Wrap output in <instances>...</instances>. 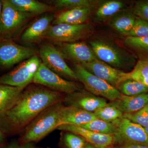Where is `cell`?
<instances>
[{"label":"cell","instance_id":"obj_1","mask_svg":"<svg viewBox=\"0 0 148 148\" xmlns=\"http://www.w3.org/2000/svg\"><path fill=\"white\" fill-rule=\"evenodd\" d=\"M65 94L39 86L25 88L16 103L0 122V129L5 134L23 130L42 111L58 102Z\"/></svg>","mask_w":148,"mask_h":148},{"label":"cell","instance_id":"obj_22","mask_svg":"<svg viewBox=\"0 0 148 148\" xmlns=\"http://www.w3.org/2000/svg\"><path fill=\"white\" fill-rule=\"evenodd\" d=\"M127 79L134 80L148 87V58H140L131 71L124 72L121 82Z\"/></svg>","mask_w":148,"mask_h":148},{"label":"cell","instance_id":"obj_15","mask_svg":"<svg viewBox=\"0 0 148 148\" xmlns=\"http://www.w3.org/2000/svg\"><path fill=\"white\" fill-rule=\"evenodd\" d=\"M56 130L69 131L79 135L95 148H108L114 145L113 135L96 133L78 125H62Z\"/></svg>","mask_w":148,"mask_h":148},{"label":"cell","instance_id":"obj_4","mask_svg":"<svg viewBox=\"0 0 148 148\" xmlns=\"http://www.w3.org/2000/svg\"><path fill=\"white\" fill-rule=\"evenodd\" d=\"M116 132L113 147L143 145L148 146V135L144 127L123 116L113 122Z\"/></svg>","mask_w":148,"mask_h":148},{"label":"cell","instance_id":"obj_32","mask_svg":"<svg viewBox=\"0 0 148 148\" xmlns=\"http://www.w3.org/2000/svg\"><path fill=\"white\" fill-rule=\"evenodd\" d=\"M123 116L143 127L148 126V104L136 112L125 114Z\"/></svg>","mask_w":148,"mask_h":148},{"label":"cell","instance_id":"obj_37","mask_svg":"<svg viewBox=\"0 0 148 148\" xmlns=\"http://www.w3.org/2000/svg\"><path fill=\"white\" fill-rule=\"evenodd\" d=\"M84 148H95V147H93L92 145L91 144H89V143H87L86 142V144L85 146H84Z\"/></svg>","mask_w":148,"mask_h":148},{"label":"cell","instance_id":"obj_6","mask_svg":"<svg viewBox=\"0 0 148 148\" xmlns=\"http://www.w3.org/2000/svg\"><path fill=\"white\" fill-rule=\"evenodd\" d=\"M89 43L98 59L115 69H125L135 64L134 58L125 55L119 48L109 42L95 39L90 41Z\"/></svg>","mask_w":148,"mask_h":148},{"label":"cell","instance_id":"obj_24","mask_svg":"<svg viewBox=\"0 0 148 148\" xmlns=\"http://www.w3.org/2000/svg\"><path fill=\"white\" fill-rule=\"evenodd\" d=\"M124 6V3L121 1H107L98 8L95 13V17L99 21H105L118 13Z\"/></svg>","mask_w":148,"mask_h":148},{"label":"cell","instance_id":"obj_31","mask_svg":"<svg viewBox=\"0 0 148 148\" xmlns=\"http://www.w3.org/2000/svg\"><path fill=\"white\" fill-rule=\"evenodd\" d=\"M126 36L137 38L148 36V21L136 16L134 26Z\"/></svg>","mask_w":148,"mask_h":148},{"label":"cell","instance_id":"obj_18","mask_svg":"<svg viewBox=\"0 0 148 148\" xmlns=\"http://www.w3.org/2000/svg\"><path fill=\"white\" fill-rule=\"evenodd\" d=\"M112 102L123 115L136 112L148 104V92L135 96L121 94L119 98Z\"/></svg>","mask_w":148,"mask_h":148},{"label":"cell","instance_id":"obj_38","mask_svg":"<svg viewBox=\"0 0 148 148\" xmlns=\"http://www.w3.org/2000/svg\"><path fill=\"white\" fill-rule=\"evenodd\" d=\"M2 8V1L0 0V23H1V15ZM1 36V32H0Z\"/></svg>","mask_w":148,"mask_h":148},{"label":"cell","instance_id":"obj_26","mask_svg":"<svg viewBox=\"0 0 148 148\" xmlns=\"http://www.w3.org/2000/svg\"><path fill=\"white\" fill-rule=\"evenodd\" d=\"M95 117L103 121L112 123L123 116V114L112 102L93 113Z\"/></svg>","mask_w":148,"mask_h":148},{"label":"cell","instance_id":"obj_14","mask_svg":"<svg viewBox=\"0 0 148 148\" xmlns=\"http://www.w3.org/2000/svg\"><path fill=\"white\" fill-rule=\"evenodd\" d=\"M80 65L88 71L115 88L121 82L124 73L98 59Z\"/></svg>","mask_w":148,"mask_h":148},{"label":"cell","instance_id":"obj_36","mask_svg":"<svg viewBox=\"0 0 148 148\" xmlns=\"http://www.w3.org/2000/svg\"><path fill=\"white\" fill-rule=\"evenodd\" d=\"M5 134L0 129V146H3L5 142Z\"/></svg>","mask_w":148,"mask_h":148},{"label":"cell","instance_id":"obj_7","mask_svg":"<svg viewBox=\"0 0 148 148\" xmlns=\"http://www.w3.org/2000/svg\"><path fill=\"white\" fill-rule=\"evenodd\" d=\"M93 28L89 23L78 25L61 24L51 25L43 38L57 43L76 42L91 34Z\"/></svg>","mask_w":148,"mask_h":148},{"label":"cell","instance_id":"obj_29","mask_svg":"<svg viewBox=\"0 0 148 148\" xmlns=\"http://www.w3.org/2000/svg\"><path fill=\"white\" fill-rule=\"evenodd\" d=\"M86 143L79 135L69 131H61L59 144L62 148H84Z\"/></svg>","mask_w":148,"mask_h":148},{"label":"cell","instance_id":"obj_3","mask_svg":"<svg viewBox=\"0 0 148 148\" xmlns=\"http://www.w3.org/2000/svg\"><path fill=\"white\" fill-rule=\"evenodd\" d=\"M73 71L77 80L83 85L88 92L111 102L121 96V94L116 88L88 71L81 65L75 64Z\"/></svg>","mask_w":148,"mask_h":148},{"label":"cell","instance_id":"obj_12","mask_svg":"<svg viewBox=\"0 0 148 148\" xmlns=\"http://www.w3.org/2000/svg\"><path fill=\"white\" fill-rule=\"evenodd\" d=\"M56 47L64 59L75 64L82 65L98 59L91 47L86 42L57 43Z\"/></svg>","mask_w":148,"mask_h":148},{"label":"cell","instance_id":"obj_13","mask_svg":"<svg viewBox=\"0 0 148 148\" xmlns=\"http://www.w3.org/2000/svg\"><path fill=\"white\" fill-rule=\"evenodd\" d=\"M63 102L65 106H72L91 113L108 103L105 98L95 96L83 89L66 94Z\"/></svg>","mask_w":148,"mask_h":148},{"label":"cell","instance_id":"obj_16","mask_svg":"<svg viewBox=\"0 0 148 148\" xmlns=\"http://www.w3.org/2000/svg\"><path fill=\"white\" fill-rule=\"evenodd\" d=\"M53 14H47L37 19L27 28L21 36L24 42H36L43 38L54 19Z\"/></svg>","mask_w":148,"mask_h":148},{"label":"cell","instance_id":"obj_19","mask_svg":"<svg viewBox=\"0 0 148 148\" xmlns=\"http://www.w3.org/2000/svg\"><path fill=\"white\" fill-rule=\"evenodd\" d=\"M92 8H83L67 10L54 17L52 25L61 24L78 25L84 24L90 18Z\"/></svg>","mask_w":148,"mask_h":148},{"label":"cell","instance_id":"obj_10","mask_svg":"<svg viewBox=\"0 0 148 148\" xmlns=\"http://www.w3.org/2000/svg\"><path fill=\"white\" fill-rule=\"evenodd\" d=\"M2 1L1 36L12 38L14 34L34 15L16 9L8 0Z\"/></svg>","mask_w":148,"mask_h":148},{"label":"cell","instance_id":"obj_33","mask_svg":"<svg viewBox=\"0 0 148 148\" xmlns=\"http://www.w3.org/2000/svg\"><path fill=\"white\" fill-rule=\"evenodd\" d=\"M132 11L136 16L148 21V0L135 2Z\"/></svg>","mask_w":148,"mask_h":148},{"label":"cell","instance_id":"obj_28","mask_svg":"<svg viewBox=\"0 0 148 148\" xmlns=\"http://www.w3.org/2000/svg\"><path fill=\"white\" fill-rule=\"evenodd\" d=\"M124 42L126 46L141 56V58H148V36L126 37Z\"/></svg>","mask_w":148,"mask_h":148},{"label":"cell","instance_id":"obj_40","mask_svg":"<svg viewBox=\"0 0 148 148\" xmlns=\"http://www.w3.org/2000/svg\"><path fill=\"white\" fill-rule=\"evenodd\" d=\"M108 148H114L113 147H109Z\"/></svg>","mask_w":148,"mask_h":148},{"label":"cell","instance_id":"obj_17","mask_svg":"<svg viewBox=\"0 0 148 148\" xmlns=\"http://www.w3.org/2000/svg\"><path fill=\"white\" fill-rule=\"evenodd\" d=\"M96 119L93 113L72 106H66L64 104L60 113V125H80Z\"/></svg>","mask_w":148,"mask_h":148},{"label":"cell","instance_id":"obj_20","mask_svg":"<svg viewBox=\"0 0 148 148\" xmlns=\"http://www.w3.org/2000/svg\"><path fill=\"white\" fill-rule=\"evenodd\" d=\"M24 89L0 84V122L16 103Z\"/></svg>","mask_w":148,"mask_h":148},{"label":"cell","instance_id":"obj_23","mask_svg":"<svg viewBox=\"0 0 148 148\" xmlns=\"http://www.w3.org/2000/svg\"><path fill=\"white\" fill-rule=\"evenodd\" d=\"M136 16L132 11L121 14L111 20L110 26L120 34L126 36L134 26Z\"/></svg>","mask_w":148,"mask_h":148},{"label":"cell","instance_id":"obj_39","mask_svg":"<svg viewBox=\"0 0 148 148\" xmlns=\"http://www.w3.org/2000/svg\"><path fill=\"white\" fill-rule=\"evenodd\" d=\"M144 128H145V130L146 132H147V134L148 135V126L144 127Z\"/></svg>","mask_w":148,"mask_h":148},{"label":"cell","instance_id":"obj_25","mask_svg":"<svg viewBox=\"0 0 148 148\" xmlns=\"http://www.w3.org/2000/svg\"><path fill=\"white\" fill-rule=\"evenodd\" d=\"M116 88L121 94L126 96H135L148 92V87L132 79H127L122 82Z\"/></svg>","mask_w":148,"mask_h":148},{"label":"cell","instance_id":"obj_8","mask_svg":"<svg viewBox=\"0 0 148 148\" xmlns=\"http://www.w3.org/2000/svg\"><path fill=\"white\" fill-rule=\"evenodd\" d=\"M36 55L32 48L20 45L12 38L0 36V69H10Z\"/></svg>","mask_w":148,"mask_h":148},{"label":"cell","instance_id":"obj_21","mask_svg":"<svg viewBox=\"0 0 148 148\" xmlns=\"http://www.w3.org/2000/svg\"><path fill=\"white\" fill-rule=\"evenodd\" d=\"M18 10L34 15L41 14L53 10L54 7L36 0H8Z\"/></svg>","mask_w":148,"mask_h":148},{"label":"cell","instance_id":"obj_41","mask_svg":"<svg viewBox=\"0 0 148 148\" xmlns=\"http://www.w3.org/2000/svg\"><path fill=\"white\" fill-rule=\"evenodd\" d=\"M47 148H49V147H47Z\"/></svg>","mask_w":148,"mask_h":148},{"label":"cell","instance_id":"obj_5","mask_svg":"<svg viewBox=\"0 0 148 148\" xmlns=\"http://www.w3.org/2000/svg\"><path fill=\"white\" fill-rule=\"evenodd\" d=\"M41 61L36 55L23 61L12 71L0 76V84L24 89L33 82Z\"/></svg>","mask_w":148,"mask_h":148},{"label":"cell","instance_id":"obj_35","mask_svg":"<svg viewBox=\"0 0 148 148\" xmlns=\"http://www.w3.org/2000/svg\"><path fill=\"white\" fill-rule=\"evenodd\" d=\"M114 148H148L147 145H129L113 147Z\"/></svg>","mask_w":148,"mask_h":148},{"label":"cell","instance_id":"obj_9","mask_svg":"<svg viewBox=\"0 0 148 148\" xmlns=\"http://www.w3.org/2000/svg\"><path fill=\"white\" fill-rule=\"evenodd\" d=\"M32 83L47 87L65 95L82 90L79 83L62 77L42 63L35 75Z\"/></svg>","mask_w":148,"mask_h":148},{"label":"cell","instance_id":"obj_2","mask_svg":"<svg viewBox=\"0 0 148 148\" xmlns=\"http://www.w3.org/2000/svg\"><path fill=\"white\" fill-rule=\"evenodd\" d=\"M63 102H58L46 109L33 120L23 130L18 140L21 144L39 142L60 125V113Z\"/></svg>","mask_w":148,"mask_h":148},{"label":"cell","instance_id":"obj_34","mask_svg":"<svg viewBox=\"0 0 148 148\" xmlns=\"http://www.w3.org/2000/svg\"><path fill=\"white\" fill-rule=\"evenodd\" d=\"M6 148H40L37 147L34 143H27L21 144L18 140L12 142Z\"/></svg>","mask_w":148,"mask_h":148},{"label":"cell","instance_id":"obj_27","mask_svg":"<svg viewBox=\"0 0 148 148\" xmlns=\"http://www.w3.org/2000/svg\"><path fill=\"white\" fill-rule=\"evenodd\" d=\"M78 126L96 133L105 135H113L116 129L113 123L108 122L98 119Z\"/></svg>","mask_w":148,"mask_h":148},{"label":"cell","instance_id":"obj_30","mask_svg":"<svg viewBox=\"0 0 148 148\" xmlns=\"http://www.w3.org/2000/svg\"><path fill=\"white\" fill-rule=\"evenodd\" d=\"M52 3L56 7L70 10L83 8H92L93 2L88 0H56Z\"/></svg>","mask_w":148,"mask_h":148},{"label":"cell","instance_id":"obj_11","mask_svg":"<svg viewBox=\"0 0 148 148\" xmlns=\"http://www.w3.org/2000/svg\"><path fill=\"white\" fill-rule=\"evenodd\" d=\"M39 55L42 63L52 71L67 80L78 81L75 72L67 65L55 46L50 44L43 45L40 48Z\"/></svg>","mask_w":148,"mask_h":148}]
</instances>
